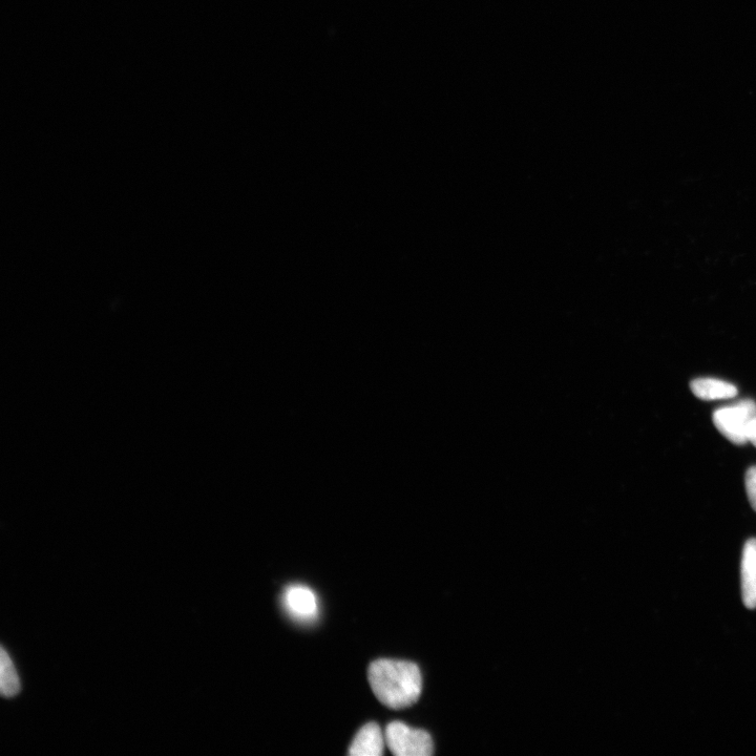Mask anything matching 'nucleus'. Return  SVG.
<instances>
[{"mask_svg": "<svg viewBox=\"0 0 756 756\" xmlns=\"http://www.w3.org/2000/svg\"><path fill=\"white\" fill-rule=\"evenodd\" d=\"M368 680L377 700L392 709L412 706L423 691L422 672L408 661H374L368 669Z\"/></svg>", "mask_w": 756, "mask_h": 756, "instance_id": "obj_1", "label": "nucleus"}, {"mask_svg": "<svg viewBox=\"0 0 756 756\" xmlns=\"http://www.w3.org/2000/svg\"><path fill=\"white\" fill-rule=\"evenodd\" d=\"M755 417L756 404L751 399H744L714 411L713 424L731 443L742 446L749 441V431Z\"/></svg>", "mask_w": 756, "mask_h": 756, "instance_id": "obj_2", "label": "nucleus"}, {"mask_svg": "<svg viewBox=\"0 0 756 756\" xmlns=\"http://www.w3.org/2000/svg\"><path fill=\"white\" fill-rule=\"evenodd\" d=\"M386 744L397 756H429L434 744L431 735L422 729H415L403 722L390 723L385 731Z\"/></svg>", "mask_w": 756, "mask_h": 756, "instance_id": "obj_3", "label": "nucleus"}, {"mask_svg": "<svg viewBox=\"0 0 756 756\" xmlns=\"http://www.w3.org/2000/svg\"><path fill=\"white\" fill-rule=\"evenodd\" d=\"M283 604L286 612L301 622H311L319 615V601L308 586L292 584L286 587L283 594Z\"/></svg>", "mask_w": 756, "mask_h": 756, "instance_id": "obj_4", "label": "nucleus"}, {"mask_svg": "<svg viewBox=\"0 0 756 756\" xmlns=\"http://www.w3.org/2000/svg\"><path fill=\"white\" fill-rule=\"evenodd\" d=\"M386 744L385 734L376 723L366 724L357 734L350 746L352 756H381Z\"/></svg>", "mask_w": 756, "mask_h": 756, "instance_id": "obj_5", "label": "nucleus"}, {"mask_svg": "<svg viewBox=\"0 0 756 756\" xmlns=\"http://www.w3.org/2000/svg\"><path fill=\"white\" fill-rule=\"evenodd\" d=\"M742 595L748 609L756 608V539L746 542L742 558Z\"/></svg>", "mask_w": 756, "mask_h": 756, "instance_id": "obj_6", "label": "nucleus"}, {"mask_svg": "<svg viewBox=\"0 0 756 756\" xmlns=\"http://www.w3.org/2000/svg\"><path fill=\"white\" fill-rule=\"evenodd\" d=\"M690 388L693 394L707 402L730 399L738 394L737 387L714 378H697L691 382Z\"/></svg>", "mask_w": 756, "mask_h": 756, "instance_id": "obj_7", "label": "nucleus"}, {"mask_svg": "<svg viewBox=\"0 0 756 756\" xmlns=\"http://www.w3.org/2000/svg\"><path fill=\"white\" fill-rule=\"evenodd\" d=\"M0 686L6 698H14L21 689L17 671L5 648H2V656H0Z\"/></svg>", "mask_w": 756, "mask_h": 756, "instance_id": "obj_8", "label": "nucleus"}, {"mask_svg": "<svg viewBox=\"0 0 756 756\" xmlns=\"http://www.w3.org/2000/svg\"><path fill=\"white\" fill-rule=\"evenodd\" d=\"M745 483L751 507L756 512V467H751L747 471Z\"/></svg>", "mask_w": 756, "mask_h": 756, "instance_id": "obj_9", "label": "nucleus"}, {"mask_svg": "<svg viewBox=\"0 0 756 756\" xmlns=\"http://www.w3.org/2000/svg\"><path fill=\"white\" fill-rule=\"evenodd\" d=\"M749 443H751L756 448V417L754 418L753 423L750 427Z\"/></svg>", "mask_w": 756, "mask_h": 756, "instance_id": "obj_10", "label": "nucleus"}]
</instances>
